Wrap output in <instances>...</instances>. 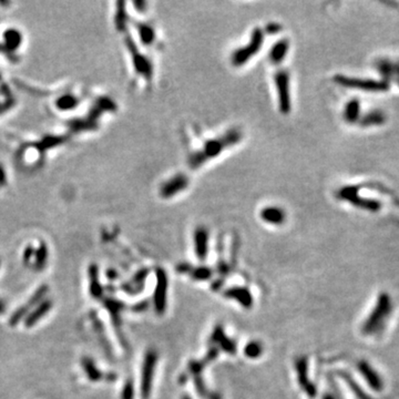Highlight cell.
Listing matches in <instances>:
<instances>
[{
  "label": "cell",
  "mask_w": 399,
  "mask_h": 399,
  "mask_svg": "<svg viewBox=\"0 0 399 399\" xmlns=\"http://www.w3.org/2000/svg\"><path fill=\"white\" fill-rule=\"evenodd\" d=\"M242 138V133L238 130H231L225 133L224 136L214 138L204 143L201 149L194 152L190 156L188 163L192 168H198L203 163L208 161L210 158H216L228 146H234Z\"/></svg>",
  "instance_id": "obj_1"
},
{
  "label": "cell",
  "mask_w": 399,
  "mask_h": 399,
  "mask_svg": "<svg viewBox=\"0 0 399 399\" xmlns=\"http://www.w3.org/2000/svg\"><path fill=\"white\" fill-rule=\"evenodd\" d=\"M392 312V300L388 294L382 293L378 298L376 308L368 316L366 323L362 326V332L365 334H374L382 330V325L385 324L387 317Z\"/></svg>",
  "instance_id": "obj_2"
},
{
  "label": "cell",
  "mask_w": 399,
  "mask_h": 399,
  "mask_svg": "<svg viewBox=\"0 0 399 399\" xmlns=\"http://www.w3.org/2000/svg\"><path fill=\"white\" fill-rule=\"evenodd\" d=\"M334 81L342 86L347 88L358 89L362 91L370 92H382L387 91L390 89V84L385 80H372V79H360V78H352V76H346L342 74H338L334 76Z\"/></svg>",
  "instance_id": "obj_3"
},
{
  "label": "cell",
  "mask_w": 399,
  "mask_h": 399,
  "mask_svg": "<svg viewBox=\"0 0 399 399\" xmlns=\"http://www.w3.org/2000/svg\"><path fill=\"white\" fill-rule=\"evenodd\" d=\"M263 40H264L263 32L260 28H255L253 30L252 36H250V40L248 46L234 51V54L232 56V64L236 66L246 64L248 60H250L254 54H256V52H258L263 44Z\"/></svg>",
  "instance_id": "obj_4"
},
{
  "label": "cell",
  "mask_w": 399,
  "mask_h": 399,
  "mask_svg": "<svg viewBox=\"0 0 399 399\" xmlns=\"http://www.w3.org/2000/svg\"><path fill=\"white\" fill-rule=\"evenodd\" d=\"M360 188L358 186H345L340 188L338 191L337 196L342 200H346V201L350 202L352 206H355L357 208L368 210V211L376 212L380 208L382 204L377 200H372V198H360Z\"/></svg>",
  "instance_id": "obj_5"
},
{
  "label": "cell",
  "mask_w": 399,
  "mask_h": 399,
  "mask_svg": "<svg viewBox=\"0 0 399 399\" xmlns=\"http://www.w3.org/2000/svg\"><path fill=\"white\" fill-rule=\"evenodd\" d=\"M275 84L278 88L280 109L283 114H288L290 110V74L286 70H280L275 74Z\"/></svg>",
  "instance_id": "obj_6"
},
{
  "label": "cell",
  "mask_w": 399,
  "mask_h": 399,
  "mask_svg": "<svg viewBox=\"0 0 399 399\" xmlns=\"http://www.w3.org/2000/svg\"><path fill=\"white\" fill-rule=\"evenodd\" d=\"M48 290H49V288L47 285L40 286V288L34 292V294L32 296V298H29L27 303L24 304L22 308L16 310V312H14V314L12 315V317H10V320H9V324L12 326H14V325H17L20 320L26 318L27 315L30 313V308H32L34 305H38L40 302L44 300L42 298L46 295H47Z\"/></svg>",
  "instance_id": "obj_7"
},
{
  "label": "cell",
  "mask_w": 399,
  "mask_h": 399,
  "mask_svg": "<svg viewBox=\"0 0 399 399\" xmlns=\"http://www.w3.org/2000/svg\"><path fill=\"white\" fill-rule=\"evenodd\" d=\"M156 362V354L153 350L149 352L146 356L144 364L142 370V382H141V394L143 399H148L150 396L153 372H154Z\"/></svg>",
  "instance_id": "obj_8"
},
{
  "label": "cell",
  "mask_w": 399,
  "mask_h": 399,
  "mask_svg": "<svg viewBox=\"0 0 399 399\" xmlns=\"http://www.w3.org/2000/svg\"><path fill=\"white\" fill-rule=\"evenodd\" d=\"M188 178L183 174H176L168 178L164 183L162 184L160 188V194L162 198H170L174 196L176 193H180L184 188L188 186Z\"/></svg>",
  "instance_id": "obj_9"
},
{
  "label": "cell",
  "mask_w": 399,
  "mask_h": 399,
  "mask_svg": "<svg viewBox=\"0 0 399 399\" xmlns=\"http://www.w3.org/2000/svg\"><path fill=\"white\" fill-rule=\"evenodd\" d=\"M51 308H52V302H51V300H44L40 302L37 305V308L34 310H30V313L24 318L26 327H29L30 328V327L34 326L42 317L49 313Z\"/></svg>",
  "instance_id": "obj_10"
},
{
  "label": "cell",
  "mask_w": 399,
  "mask_h": 399,
  "mask_svg": "<svg viewBox=\"0 0 399 399\" xmlns=\"http://www.w3.org/2000/svg\"><path fill=\"white\" fill-rule=\"evenodd\" d=\"M158 286H156V296H154V300H156V312L158 313L162 314L163 312L166 310V273L163 272L162 270H158Z\"/></svg>",
  "instance_id": "obj_11"
},
{
  "label": "cell",
  "mask_w": 399,
  "mask_h": 399,
  "mask_svg": "<svg viewBox=\"0 0 399 399\" xmlns=\"http://www.w3.org/2000/svg\"><path fill=\"white\" fill-rule=\"evenodd\" d=\"M358 370H360L362 377L365 378L366 382H368V385H370L372 390H375L376 392H380L382 390V380L367 362L360 360L358 362Z\"/></svg>",
  "instance_id": "obj_12"
},
{
  "label": "cell",
  "mask_w": 399,
  "mask_h": 399,
  "mask_svg": "<svg viewBox=\"0 0 399 399\" xmlns=\"http://www.w3.org/2000/svg\"><path fill=\"white\" fill-rule=\"evenodd\" d=\"M296 368H298V380L300 386L303 387V390L308 392V395L310 397H314L316 395V388L315 386L308 380V364H306L305 358H300L296 362Z\"/></svg>",
  "instance_id": "obj_13"
},
{
  "label": "cell",
  "mask_w": 399,
  "mask_h": 399,
  "mask_svg": "<svg viewBox=\"0 0 399 399\" xmlns=\"http://www.w3.org/2000/svg\"><path fill=\"white\" fill-rule=\"evenodd\" d=\"M260 218L266 223L273 225H280L285 221V212L282 208L278 206H268L264 208L260 211Z\"/></svg>",
  "instance_id": "obj_14"
},
{
  "label": "cell",
  "mask_w": 399,
  "mask_h": 399,
  "mask_svg": "<svg viewBox=\"0 0 399 399\" xmlns=\"http://www.w3.org/2000/svg\"><path fill=\"white\" fill-rule=\"evenodd\" d=\"M290 49V42L288 39H282L280 42H276L272 49L270 50V59L273 64H278L285 59L286 54L288 52Z\"/></svg>",
  "instance_id": "obj_15"
},
{
  "label": "cell",
  "mask_w": 399,
  "mask_h": 399,
  "mask_svg": "<svg viewBox=\"0 0 399 399\" xmlns=\"http://www.w3.org/2000/svg\"><path fill=\"white\" fill-rule=\"evenodd\" d=\"M196 250L200 260H204L208 253V232L206 228H198L194 234Z\"/></svg>",
  "instance_id": "obj_16"
},
{
  "label": "cell",
  "mask_w": 399,
  "mask_h": 399,
  "mask_svg": "<svg viewBox=\"0 0 399 399\" xmlns=\"http://www.w3.org/2000/svg\"><path fill=\"white\" fill-rule=\"evenodd\" d=\"M99 270L96 265H91L89 270L90 278V294L94 298H100L102 296V288L99 282Z\"/></svg>",
  "instance_id": "obj_17"
},
{
  "label": "cell",
  "mask_w": 399,
  "mask_h": 399,
  "mask_svg": "<svg viewBox=\"0 0 399 399\" xmlns=\"http://www.w3.org/2000/svg\"><path fill=\"white\" fill-rule=\"evenodd\" d=\"M386 121V116L380 111H372L367 114L360 120L362 126H380Z\"/></svg>",
  "instance_id": "obj_18"
},
{
  "label": "cell",
  "mask_w": 399,
  "mask_h": 399,
  "mask_svg": "<svg viewBox=\"0 0 399 399\" xmlns=\"http://www.w3.org/2000/svg\"><path fill=\"white\" fill-rule=\"evenodd\" d=\"M360 112V104L358 100H352L345 106L344 111V118L347 122L352 124L358 120Z\"/></svg>",
  "instance_id": "obj_19"
},
{
  "label": "cell",
  "mask_w": 399,
  "mask_h": 399,
  "mask_svg": "<svg viewBox=\"0 0 399 399\" xmlns=\"http://www.w3.org/2000/svg\"><path fill=\"white\" fill-rule=\"evenodd\" d=\"M82 367H84V370L86 372V377H88L90 380L96 382L102 378L101 372L98 370V367L96 366L94 360H90V358H84Z\"/></svg>",
  "instance_id": "obj_20"
},
{
  "label": "cell",
  "mask_w": 399,
  "mask_h": 399,
  "mask_svg": "<svg viewBox=\"0 0 399 399\" xmlns=\"http://www.w3.org/2000/svg\"><path fill=\"white\" fill-rule=\"evenodd\" d=\"M230 298H236L240 303H241L245 308H250L252 305V298L248 290H242V288H235L232 290H228V294Z\"/></svg>",
  "instance_id": "obj_21"
},
{
  "label": "cell",
  "mask_w": 399,
  "mask_h": 399,
  "mask_svg": "<svg viewBox=\"0 0 399 399\" xmlns=\"http://www.w3.org/2000/svg\"><path fill=\"white\" fill-rule=\"evenodd\" d=\"M138 29H139L140 37H141L143 42L149 44H152L153 42H154L156 34H154V30H153L150 26L142 24H139Z\"/></svg>",
  "instance_id": "obj_22"
},
{
  "label": "cell",
  "mask_w": 399,
  "mask_h": 399,
  "mask_svg": "<svg viewBox=\"0 0 399 399\" xmlns=\"http://www.w3.org/2000/svg\"><path fill=\"white\" fill-rule=\"evenodd\" d=\"M213 338H214V340L220 342V344L222 345V347L225 350H228L230 352H234L235 347L233 345V342L231 340H228L226 337L224 336L223 332L221 330H216V332H214V335H213Z\"/></svg>",
  "instance_id": "obj_23"
},
{
  "label": "cell",
  "mask_w": 399,
  "mask_h": 399,
  "mask_svg": "<svg viewBox=\"0 0 399 399\" xmlns=\"http://www.w3.org/2000/svg\"><path fill=\"white\" fill-rule=\"evenodd\" d=\"M340 375H342V377L344 378V380L347 382V384H348L350 387V390H352V392L355 394L356 397H357L358 399H372L370 396L366 395V394L360 390V386H358L357 384L352 380L350 376H348L347 374H340Z\"/></svg>",
  "instance_id": "obj_24"
},
{
  "label": "cell",
  "mask_w": 399,
  "mask_h": 399,
  "mask_svg": "<svg viewBox=\"0 0 399 399\" xmlns=\"http://www.w3.org/2000/svg\"><path fill=\"white\" fill-rule=\"evenodd\" d=\"M47 260H48V254L46 246L40 248L37 253V258H36L34 260V268L37 270H42V268H44L46 264H47Z\"/></svg>",
  "instance_id": "obj_25"
},
{
  "label": "cell",
  "mask_w": 399,
  "mask_h": 399,
  "mask_svg": "<svg viewBox=\"0 0 399 399\" xmlns=\"http://www.w3.org/2000/svg\"><path fill=\"white\" fill-rule=\"evenodd\" d=\"M260 352H262V347H260L258 342H250L245 348V355L248 357H258Z\"/></svg>",
  "instance_id": "obj_26"
},
{
  "label": "cell",
  "mask_w": 399,
  "mask_h": 399,
  "mask_svg": "<svg viewBox=\"0 0 399 399\" xmlns=\"http://www.w3.org/2000/svg\"><path fill=\"white\" fill-rule=\"evenodd\" d=\"M133 395H134V392H133V385H132L131 380H129L126 384L124 392H122V399H132Z\"/></svg>",
  "instance_id": "obj_27"
},
{
  "label": "cell",
  "mask_w": 399,
  "mask_h": 399,
  "mask_svg": "<svg viewBox=\"0 0 399 399\" xmlns=\"http://www.w3.org/2000/svg\"><path fill=\"white\" fill-rule=\"evenodd\" d=\"M194 278L200 280H206L210 278V270L206 268H198L194 272Z\"/></svg>",
  "instance_id": "obj_28"
},
{
  "label": "cell",
  "mask_w": 399,
  "mask_h": 399,
  "mask_svg": "<svg viewBox=\"0 0 399 399\" xmlns=\"http://www.w3.org/2000/svg\"><path fill=\"white\" fill-rule=\"evenodd\" d=\"M6 313V304L2 300H0V315Z\"/></svg>",
  "instance_id": "obj_29"
},
{
  "label": "cell",
  "mask_w": 399,
  "mask_h": 399,
  "mask_svg": "<svg viewBox=\"0 0 399 399\" xmlns=\"http://www.w3.org/2000/svg\"><path fill=\"white\" fill-rule=\"evenodd\" d=\"M183 399H190V398H188V397H184Z\"/></svg>",
  "instance_id": "obj_30"
}]
</instances>
